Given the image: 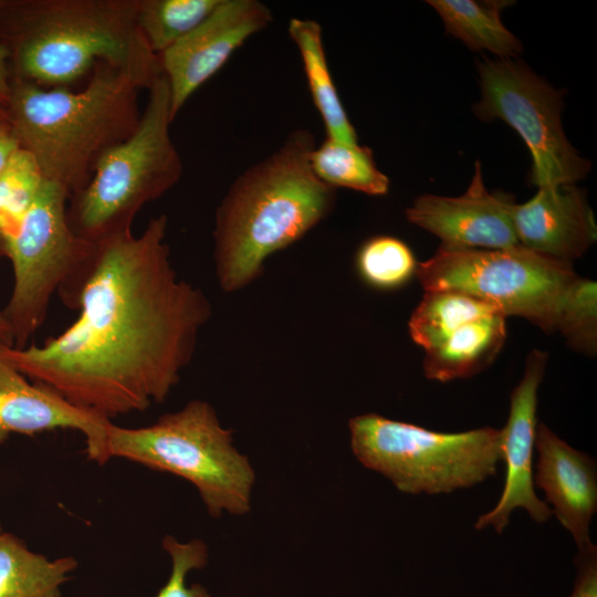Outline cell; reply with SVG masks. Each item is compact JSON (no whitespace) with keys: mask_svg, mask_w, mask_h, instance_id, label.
Wrapping results in <instances>:
<instances>
[{"mask_svg":"<svg viewBox=\"0 0 597 597\" xmlns=\"http://www.w3.org/2000/svg\"><path fill=\"white\" fill-rule=\"evenodd\" d=\"M418 263L410 248L400 239L376 235L362 244L356 255L360 277L370 286L392 290L416 273Z\"/></svg>","mask_w":597,"mask_h":597,"instance_id":"24","label":"cell"},{"mask_svg":"<svg viewBox=\"0 0 597 597\" xmlns=\"http://www.w3.org/2000/svg\"><path fill=\"white\" fill-rule=\"evenodd\" d=\"M44 181L34 157L20 148L0 174V233L4 240L15 231Z\"/></svg>","mask_w":597,"mask_h":597,"instance_id":"25","label":"cell"},{"mask_svg":"<svg viewBox=\"0 0 597 597\" xmlns=\"http://www.w3.org/2000/svg\"><path fill=\"white\" fill-rule=\"evenodd\" d=\"M315 147L306 129L242 172L217 208L213 259L218 283L232 293L262 273L266 259L303 238L334 208L335 189L310 165Z\"/></svg>","mask_w":597,"mask_h":597,"instance_id":"3","label":"cell"},{"mask_svg":"<svg viewBox=\"0 0 597 597\" xmlns=\"http://www.w3.org/2000/svg\"><path fill=\"white\" fill-rule=\"evenodd\" d=\"M512 199L485 188L476 163L462 196H420L406 209V218L438 237L443 248L509 249L521 245L512 222Z\"/></svg>","mask_w":597,"mask_h":597,"instance_id":"13","label":"cell"},{"mask_svg":"<svg viewBox=\"0 0 597 597\" xmlns=\"http://www.w3.org/2000/svg\"><path fill=\"white\" fill-rule=\"evenodd\" d=\"M494 313L499 312L492 305L459 291H425L408 329L412 341L427 352L465 323Z\"/></svg>","mask_w":597,"mask_h":597,"instance_id":"22","label":"cell"},{"mask_svg":"<svg viewBox=\"0 0 597 597\" xmlns=\"http://www.w3.org/2000/svg\"><path fill=\"white\" fill-rule=\"evenodd\" d=\"M567 344L587 355L596 353L597 289L596 282L578 277L567 294L556 326Z\"/></svg>","mask_w":597,"mask_h":597,"instance_id":"26","label":"cell"},{"mask_svg":"<svg viewBox=\"0 0 597 597\" xmlns=\"http://www.w3.org/2000/svg\"><path fill=\"white\" fill-rule=\"evenodd\" d=\"M4 256H7L6 242L2 234L0 233V262Z\"/></svg>","mask_w":597,"mask_h":597,"instance_id":"33","label":"cell"},{"mask_svg":"<svg viewBox=\"0 0 597 597\" xmlns=\"http://www.w3.org/2000/svg\"><path fill=\"white\" fill-rule=\"evenodd\" d=\"M221 0H138L137 23L159 55L196 29Z\"/></svg>","mask_w":597,"mask_h":597,"instance_id":"23","label":"cell"},{"mask_svg":"<svg viewBox=\"0 0 597 597\" xmlns=\"http://www.w3.org/2000/svg\"><path fill=\"white\" fill-rule=\"evenodd\" d=\"M167 228L159 214L138 235L95 242L71 306L77 318L41 346L0 343V358L108 420L163 402L211 317L206 294L172 266Z\"/></svg>","mask_w":597,"mask_h":597,"instance_id":"1","label":"cell"},{"mask_svg":"<svg viewBox=\"0 0 597 597\" xmlns=\"http://www.w3.org/2000/svg\"><path fill=\"white\" fill-rule=\"evenodd\" d=\"M546 364L547 353L533 349L526 358L523 377L511 394L507 422L501 430L502 460L506 465L504 488L494 509L478 519L476 530L492 525L502 533L517 507L526 510L537 523L546 522L552 514L551 507L536 496L533 483L537 390Z\"/></svg>","mask_w":597,"mask_h":597,"instance_id":"12","label":"cell"},{"mask_svg":"<svg viewBox=\"0 0 597 597\" xmlns=\"http://www.w3.org/2000/svg\"><path fill=\"white\" fill-rule=\"evenodd\" d=\"M8 123V114L4 105L0 104V125Z\"/></svg>","mask_w":597,"mask_h":597,"instance_id":"32","label":"cell"},{"mask_svg":"<svg viewBox=\"0 0 597 597\" xmlns=\"http://www.w3.org/2000/svg\"><path fill=\"white\" fill-rule=\"evenodd\" d=\"M315 176L328 187L348 188L370 196L389 190V178L378 169L373 151L366 146L324 139L310 154Z\"/></svg>","mask_w":597,"mask_h":597,"instance_id":"21","label":"cell"},{"mask_svg":"<svg viewBox=\"0 0 597 597\" xmlns=\"http://www.w3.org/2000/svg\"><path fill=\"white\" fill-rule=\"evenodd\" d=\"M137 10L138 0H3L0 43L11 77L66 87L104 62L149 87L161 69Z\"/></svg>","mask_w":597,"mask_h":597,"instance_id":"2","label":"cell"},{"mask_svg":"<svg viewBox=\"0 0 597 597\" xmlns=\"http://www.w3.org/2000/svg\"><path fill=\"white\" fill-rule=\"evenodd\" d=\"M77 567L72 556L49 559L17 535L0 533V597H61V587Z\"/></svg>","mask_w":597,"mask_h":597,"instance_id":"19","label":"cell"},{"mask_svg":"<svg viewBox=\"0 0 597 597\" xmlns=\"http://www.w3.org/2000/svg\"><path fill=\"white\" fill-rule=\"evenodd\" d=\"M20 144L13 134L9 122L0 125V174L7 168Z\"/></svg>","mask_w":597,"mask_h":597,"instance_id":"29","label":"cell"},{"mask_svg":"<svg viewBox=\"0 0 597 597\" xmlns=\"http://www.w3.org/2000/svg\"><path fill=\"white\" fill-rule=\"evenodd\" d=\"M478 72L481 100L474 112L482 121L501 119L517 132L532 156L533 185H574L586 176L590 163L564 134L556 90L514 59H483Z\"/></svg>","mask_w":597,"mask_h":597,"instance_id":"10","label":"cell"},{"mask_svg":"<svg viewBox=\"0 0 597 597\" xmlns=\"http://www.w3.org/2000/svg\"><path fill=\"white\" fill-rule=\"evenodd\" d=\"M111 420L82 409L50 387L31 384L28 377L0 358V444L12 433L33 436L55 429L80 431L85 438L86 454L104 464Z\"/></svg>","mask_w":597,"mask_h":597,"instance_id":"14","label":"cell"},{"mask_svg":"<svg viewBox=\"0 0 597 597\" xmlns=\"http://www.w3.org/2000/svg\"><path fill=\"white\" fill-rule=\"evenodd\" d=\"M163 548L171 559V573L156 597H210L200 584L187 585V576L193 569H200L208 562V546L202 540L193 538L179 542L176 537L166 535Z\"/></svg>","mask_w":597,"mask_h":597,"instance_id":"27","label":"cell"},{"mask_svg":"<svg viewBox=\"0 0 597 597\" xmlns=\"http://www.w3.org/2000/svg\"><path fill=\"white\" fill-rule=\"evenodd\" d=\"M289 35L300 52L313 103L318 111L326 137L346 144H357V134L342 104L332 78L320 23L293 18Z\"/></svg>","mask_w":597,"mask_h":597,"instance_id":"18","label":"cell"},{"mask_svg":"<svg viewBox=\"0 0 597 597\" xmlns=\"http://www.w3.org/2000/svg\"><path fill=\"white\" fill-rule=\"evenodd\" d=\"M135 130L98 159L88 184L67 205L74 232L90 242L132 230L138 211L171 189L182 161L169 133L170 90L161 73L148 87Z\"/></svg>","mask_w":597,"mask_h":597,"instance_id":"6","label":"cell"},{"mask_svg":"<svg viewBox=\"0 0 597 597\" xmlns=\"http://www.w3.org/2000/svg\"><path fill=\"white\" fill-rule=\"evenodd\" d=\"M3 0H0V8ZM11 74L9 69V54L6 48L0 43V104H7L10 95Z\"/></svg>","mask_w":597,"mask_h":597,"instance_id":"30","label":"cell"},{"mask_svg":"<svg viewBox=\"0 0 597 597\" xmlns=\"http://www.w3.org/2000/svg\"><path fill=\"white\" fill-rule=\"evenodd\" d=\"M70 198L60 186L43 182L35 200L6 241L13 286L3 315L14 348H24L42 326L51 298L59 291L67 302L95 243L78 237L67 220Z\"/></svg>","mask_w":597,"mask_h":597,"instance_id":"9","label":"cell"},{"mask_svg":"<svg viewBox=\"0 0 597 597\" xmlns=\"http://www.w3.org/2000/svg\"><path fill=\"white\" fill-rule=\"evenodd\" d=\"M2 532V526H1V523H0V533Z\"/></svg>","mask_w":597,"mask_h":597,"instance_id":"34","label":"cell"},{"mask_svg":"<svg viewBox=\"0 0 597 597\" xmlns=\"http://www.w3.org/2000/svg\"><path fill=\"white\" fill-rule=\"evenodd\" d=\"M147 85L129 72L97 63L82 91L45 88L11 77L8 122L43 177L76 196L96 163L138 125V96Z\"/></svg>","mask_w":597,"mask_h":597,"instance_id":"4","label":"cell"},{"mask_svg":"<svg viewBox=\"0 0 597 597\" xmlns=\"http://www.w3.org/2000/svg\"><path fill=\"white\" fill-rule=\"evenodd\" d=\"M576 577L569 597H597V548L578 551L575 557Z\"/></svg>","mask_w":597,"mask_h":597,"instance_id":"28","label":"cell"},{"mask_svg":"<svg viewBox=\"0 0 597 597\" xmlns=\"http://www.w3.org/2000/svg\"><path fill=\"white\" fill-rule=\"evenodd\" d=\"M505 339L506 317L500 313L465 323L425 352V376L441 383L472 377L493 363Z\"/></svg>","mask_w":597,"mask_h":597,"instance_id":"17","label":"cell"},{"mask_svg":"<svg viewBox=\"0 0 597 597\" xmlns=\"http://www.w3.org/2000/svg\"><path fill=\"white\" fill-rule=\"evenodd\" d=\"M511 216L519 243L547 258L572 263L596 241L593 210L575 185L540 187L526 202H513Z\"/></svg>","mask_w":597,"mask_h":597,"instance_id":"15","label":"cell"},{"mask_svg":"<svg viewBox=\"0 0 597 597\" xmlns=\"http://www.w3.org/2000/svg\"><path fill=\"white\" fill-rule=\"evenodd\" d=\"M535 448L538 459L533 483L544 491L552 513L570 532L578 551L593 546L589 525L597 510L595 461L544 423L537 425Z\"/></svg>","mask_w":597,"mask_h":597,"instance_id":"16","label":"cell"},{"mask_svg":"<svg viewBox=\"0 0 597 597\" xmlns=\"http://www.w3.org/2000/svg\"><path fill=\"white\" fill-rule=\"evenodd\" d=\"M106 447L109 459H126L189 481L213 517L226 512L243 515L251 509L253 467L207 401L191 400L146 427L112 422Z\"/></svg>","mask_w":597,"mask_h":597,"instance_id":"5","label":"cell"},{"mask_svg":"<svg viewBox=\"0 0 597 597\" xmlns=\"http://www.w3.org/2000/svg\"><path fill=\"white\" fill-rule=\"evenodd\" d=\"M425 291L452 290L492 305L499 313L523 317L546 333L556 326L569 289L579 275L572 263L517 245L509 249L440 247L418 263Z\"/></svg>","mask_w":597,"mask_h":597,"instance_id":"8","label":"cell"},{"mask_svg":"<svg viewBox=\"0 0 597 597\" xmlns=\"http://www.w3.org/2000/svg\"><path fill=\"white\" fill-rule=\"evenodd\" d=\"M446 31L471 50H485L498 59H513L522 52L517 38L503 24L505 1L430 0Z\"/></svg>","mask_w":597,"mask_h":597,"instance_id":"20","label":"cell"},{"mask_svg":"<svg viewBox=\"0 0 597 597\" xmlns=\"http://www.w3.org/2000/svg\"><path fill=\"white\" fill-rule=\"evenodd\" d=\"M0 343L9 346H13V338L11 328L6 320L3 312L0 311Z\"/></svg>","mask_w":597,"mask_h":597,"instance_id":"31","label":"cell"},{"mask_svg":"<svg viewBox=\"0 0 597 597\" xmlns=\"http://www.w3.org/2000/svg\"><path fill=\"white\" fill-rule=\"evenodd\" d=\"M356 459L409 494L450 493L496 474L501 430L491 427L444 433L377 413L348 422Z\"/></svg>","mask_w":597,"mask_h":597,"instance_id":"7","label":"cell"},{"mask_svg":"<svg viewBox=\"0 0 597 597\" xmlns=\"http://www.w3.org/2000/svg\"><path fill=\"white\" fill-rule=\"evenodd\" d=\"M272 22L258 0H221L196 29L158 55L170 90L175 119L190 96L254 33Z\"/></svg>","mask_w":597,"mask_h":597,"instance_id":"11","label":"cell"}]
</instances>
